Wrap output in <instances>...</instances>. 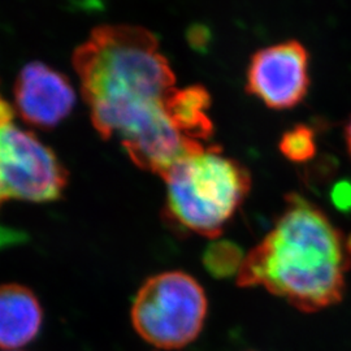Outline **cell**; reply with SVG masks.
I'll list each match as a JSON object with an SVG mask.
<instances>
[{
	"label": "cell",
	"instance_id": "6da1fadb",
	"mask_svg": "<svg viewBox=\"0 0 351 351\" xmlns=\"http://www.w3.org/2000/svg\"><path fill=\"white\" fill-rule=\"evenodd\" d=\"M348 237L314 203L289 194L274 229L245 256L237 284L263 287L303 313L342 301L350 269Z\"/></svg>",
	"mask_w": 351,
	"mask_h": 351
},
{
	"label": "cell",
	"instance_id": "3957f363",
	"mask_svg": "<svg viewBox=\"0 0 351 351\" xmlns=\"http://www.w3.org/2000/svg\"><path fill=\"white\" fill-rule=\"evenodd\" d=\"M163 180L164 216L185 232L213 239L221 236L251 189L250 172L219 147L190 155Z\"/></svg>",
	"mask_w": 351,
	"mask_h": 351
},
{
	"label": "cell",
	"instance_id": "8fae6325",
	"mask_svg": "<svg viewBox=\"0 0 351 351\" xmlns=\"http://www.w3.org/2000/svg\"><path fill=\"white\" fill-rule=\"evenodd\" d=\"M278 147L290 162L306 163L316 154L314 130L307 125L294 126L284 133Z\"/></svg>",
	"mask_w": 351,
	"mask_h": 351
},
{
	"label": "cell",
	"instance_id": "277c9868",
	"mask_svg": "<svg viewBox=\"0 0 351 351\" xmlns=\"http://www.w3.org/2000/svg\"><path fill=\"white\" fill-rule=\"evenodd\" d=\"M207 310L201 284L182 271H169L143 282L130 317L141 339L162 350H177L199 336Z\"/></svg>",
	"mask_w": 351,
	"mask_h": 351
},
{
	"label": "cell",
	"instance_id": "7a4b0ae2",
	"mask_svg": "<svg viewBox=\"0 0 351 351\" xmlns=\"http://www.w3.org/2000/svg\"><path fill=\"white\" fill-rule=\"evenodd\" d=\"M73 66L91 123L103 139L124 138L164 111L176 77L145 27L103 25L75 49Z\"/></svg>",
	"mask_w": 351,
	"mask_h": 351
},
{
	"label": "cell",
	"instance_id": "8992f818",
	"mask_svg": "<svg viewBox=\"0 0 351 351\" xmlns=\"http://www.w3.org/2000/svg\"><path fill=\"white\" fill-rule=\"evenodd\" d=\"M310 55L298 40L256 51L246 72V91L272 110L298 106L310 88Z\"/></svg>",
	"mask_w": 351,
	"mask_h": 351
},
{
	"label": "cell",
	"instance_id": "52a82bcc",
	"mask_svg": "<svg viewBox=\"0 0 351 351\" xmlns=\"http://www.w3.org/2000/svg\"><path fill=\"white\" fill-rule=\"evenodd\" d=\"M16 108L29 125L52 129L72 112L75 93L60 72L40 63L27 64L14 85Z\"/></svg>",
	"mask_w": 351,
	"mask_h": 351
},
{
	"label": "cell",
	"instance_id": "5b68a950",
	"mask_svg": "<svg viewBox=\"0 0 351 351\" xmlns=\"http://www.w3.org/2000/svg\"><path fill=\"white\" fill-rule=\"evenodd\" d=\"M68 172L55 152L12 120L0 121V206L11 199L58 201Z\"/></svg>",
	"mask_w": 351,
	"mask_h": 351
},
{
	"label": "cell",
	"instance_id": "7c38bea8",
	"mask_svg": "<svg viewBox=\"0 0 351 351\" xmlns=\"http://www.w3.org/2000/svg\"><path fill=\"white\" fill-rule=\"evenodd\" d=\"M330 199L335 207L342 211H351V182L350 181H339L330 193Z\"/></svg>",
	"mask_w": 351,
	"mask_h": 351
},
{
	"label": "cell",
	"instance_id": "ba28073f",
	"mask_svg": "<svg viewBox=\"0 0 351 351\" xmlns=\"http://www.w3.org/2000/svg\"><path fill=\"white\" fill-rule=\"evenodd\" d=\"M43 311L32 290L21 285L0 287V348L17 349L37 337Z\"/></svg>",
	"mask_w": 351,
	"mask_h": 351
},
{
	"label": "cell",
	"instance_id": "30bf717a",
	"mask_svg": "<svg viewBox=\"0 0 351 351\" xmlns=\"http://www.w3.org/2000/svg\"><path fill=\"white\" fill-rule=\"evenodd\" d=\"M245 256V252L236 242L213 239L203 252V267L215 278L239 276Z\"/></svg>",
	"mask_w": 351,
	"mask_h": 351
},
{
	"label": "cell",
	"instance_id": "4fadbf2b",
	"mask_svg": "<svg viewBox=\"0 0 351 351\" xmlns=\"http://www.w3.org/2000/svg\"><path fill=\"white\" fill-rule=\"evenodd\" d=\"M345 139H346V145H348V150L351 156V119L348 123V125L345 128Z\"/></svg>",
	"mask_w": 351,
	"mask_h": 351
},
{
	"label": "cell",
	"instance_id": "9c48e42d",
	"mask_svg": "<svg viewBox=\"0 0 351 351\" xmlns=\"http://www.w3.org/2000/svg\"><path fill=\"white\" fill-rule=\"evenodd\" d=\"M211 103L207 88L194 85L175 88L164 101V111L184 137L202 143L213 136V123L208 114Z\"/></svg>",
	"mask_w": 351,
	"mask_h": 351
}]
</instances>
